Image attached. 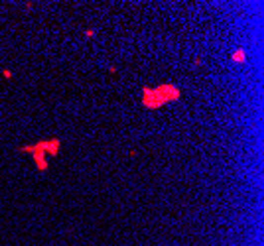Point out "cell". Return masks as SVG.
Listing matches in <instances>:
<instances>
[{
	"instance_id": "obj_1",
	"label": "cell",
	"mask_w": 264,
	"mask_h": 246,
	"mask_svg": "<svg viewBox=\"0 0 264 246\" xmlns=\"http://www.w3.org/2000/svg\"><path fill=\"white\" fill-rule=\"evenodd\" d=\"M179 97V89H176L174 85H160L158 89H144V106L148 108H156V106H162L166 104L168 100Z\"/></svg>"
},
{
	"instance_id": "obj_2",
	"label": "cell",
	"mask_w": 264,
	"mask_h": 246,
	"mask_svg": "<svg viewBox=\"0 0 264 246\" xmlns=\"http://www.w3.org/2000/svg\"><path fill=\"white\" fill-rule=\"evenodd\" d=\"M22 152H30V154L36 158L38 167H40V169H48V164H46V160H44V154H52V156H55V154L59 152V140L40 142V144H36V146H26V148H22Z\"/></svg>"
},
{
	"instance_id": "obj_3",
	"label": "cell",
	"mask_w": 264,
	"mask_h": 246,
	"mask_svg": "<svg viewBox=\"0 0 264 246\" xmlns=\"http://www.w3.org/2000/svg\"><path fill=\"white\" fill-rule=\"evenodd\" d=\"M233 61L245 63V51H243V49H237V51H233Z\"/></svg>"
}]
</instances>
